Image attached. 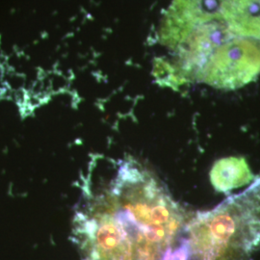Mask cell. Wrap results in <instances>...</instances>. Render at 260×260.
<instances>
[{"label":"cell","instance_id":"cell-1","mask_svg":"<svg viewBox=\"0 0 260 260\" xmlns=\"http://www.w3.org/2000/svg\"><path fill=\"white\" fill-rule=\"evenodd\" d=\"M185 75L233 90L260 74V0H177Z\"/></svg>","mask_w":260,"mask_h":260},{"label":"cell","instance_id":"cell-2","mask_svg":"<svg viewBox=\"0 0 260 260\" xmlns=\"http://www.w3.org/2000/svg\"><path fill=\"white\" fill-rule=\"evenodd\" d=\"M116 171L106 187L117 210L134 231L137 260L163 259L185 229L184 211L136 160H121Z\"/></svg>","mask_w":260,"mask_h":260},{"label":"cell","instance_id":"cell-3","mask_svg":"<svg viewBox=\"0 0 260 260\" xmlns=\"http://www.w3.org/2000/svg\"><path fill=\"white\" fill-rule=\"evenodd\" d=\"M188 253L215 260L230 245L247 250L260 242V177L240 194L229 197L209 211L197 213L186 223Z\"/></svg>","mask_w":260,"mask_h":260},{"label":"cell","instance_id":"cell-4","mask_svg":"<svg viewBox=\"0 0 260 260\" xmlns=\"http://www.w3.org/2000/svg\"><path fill=\"white\" fill-rule=\"evenodd\" d=\"M76 209L73 235L82 260H137L135 234L105 186L89 189Z\"/></svg>","mask_w":260,"mask_h":260},{"label":"cell","instance_id":"cell-5","mask_svg":"<svg viewBox=\"0 0 260 260\" xmlns=\"http://www.w3.org/2000/svg\"><path fill=\"white\" fill-rule=\"evenodd\" d=\"M252 174L244 158L229 157L215 163L210 178L214 188L220 192H229L250 183Z\"/></svg>","mask_w":260,"mask_h":260}]
</instances>
